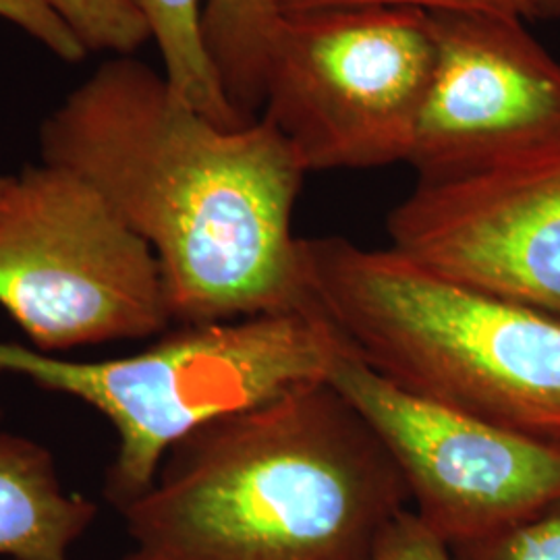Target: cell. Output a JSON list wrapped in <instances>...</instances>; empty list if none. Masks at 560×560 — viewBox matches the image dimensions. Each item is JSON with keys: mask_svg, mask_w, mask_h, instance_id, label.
<instances>
[{"mask_svg": "<svg viewBox=\"0 0 560 560\" xmlns=\"http://www.w3.org/2000/svg\"><path fill=\"white\" fill-rule=\"evenodd\" d=\"M40 156L150 245L173 324L314 307L293 233L307 171L272 122L222 127L164 73L113 57L42 120Z\"/></svg>", "mask_w": 560, "mask_h": 560, "instance_id": "1", "label": "cell"}, {"mask_svg": "<svg viewBox=\"0 0 560 560\" xmlns=\"http://www.w3.org/2000/svg\"><path fill=\"white\" fill-rule=\"evenodd\" d=\"M405 509L395 460L320 382L177 442L120 509L122 560H372Z\"/></svg>", "mask_w": 560, "mask_h": 560, "instance_id": "2", "label": "cell"}, {"mask_svg": "<svg viewBox=\"0 0 560 560\" xmlns=\"http://www.w3.org/2000/svg\"><path fill=\"white\" fill-rule=\"evenodd\" d=\"M312 305L400 388L560 444V318L444 279L397 249L303 240Z\"/></svg>", "mask_w": 560, "mask_h": 560, "instance_id": "3", "label": "cell"}, {"mask_svg": "<svg viewBox=\"0 0 560 560\" xmlns=\"http://www.w3.org/2000/svg\"><path fill=\"white\" fill-rule=\"evenodd\" d=\"M347 342L316 307L177 324L140 353L62 360L0 340V374H18L101 411L119 434L104 494L122 509L152 483L166 453L201 425L328 382Z\"/></svg>", "mask_w": 560, "mask_h": 560, "instance_id": "4", "label": "cell"}, {"mask_svg": "<svg viewBox=\"0 0 560 560\" xmlns=\"http://www.w3.org/2000/svg\"><path fill=\"white\" fill-rule=\"evenodd\" d=\"M432 69V18L423 11L280 13L260 117L307 173L407 162Z\"/></svg>", "mask_w": 560, "mask_h": 560, "instance_id": "5", "label": "cell"}, {"mask_svg": "<svg viewBox=\"0 0 560 560\" xmlns=\"http://www.w3.org/2000/svg\"><path fill=\"white\" fill-rule=\"evenodd\" d=\"M0 307L48 355L173 326L150 245L92 185L44 162L0 200Z\"/></svg>", "mask_w": 560, "mask_h": 560, "instance_id": "6", "label": "cell"}, {"mask_svg": "<svg viewBox=\"0 0 560 560\" xmlns=\"http://www.w3.org/2000/svg\"><path fill=\"white\" fill-rule=\"evenodd\" d=\"M328 384L395 460L418 520L446 546L478 540L560 501V444L413 395L349 349Z\"/></svg>", "mask_w": 560, "mask_h": 560, "instance_id": "7", "label": "cell"}, {"mask_svg": "<svg viewBox=\"0 0 560 560\" xmlns=\"http://www.w3.org/2000/svg\"><path fill=\"white\" fill-rule=\"evenodd\" d=\"M386 231L444 279L560 318V136L418 175Z\"/></svg>", "mask_w": 560, "mask_h": 560, "instance_id": "8", "label": "cell"}, {"mask_svg": "<svg viewBox=\"0 0 560 560\" xmlns=\"http://www.w3.org/2000/svg\"><path fill=\"white\" fill-rule=\"evenodd\" d=\"M434 69L407 164L418 175L560 136V60L521 18L430 15Z\"/></svg>", "mask_w": 560, "mask_h": 560, "instance_id": "9", "label": "cell"}, {"mask_svg": "<svg viewBox=\"0 0 560 560\" xmlns=\"http://www.w3.org/2000/svg\"><path fill=\"white\" fill-rule=\"evenodd\" d=\"M96 515L90 499L62 490L46 446L0 432V557L69 560Z\"/></svg>", "mask_w": 560, "mask_h": 560, "instance_id": "10", "label": "cell"}, {"mask_svg": "<svg viewBox=\"0 0 560 560\" xmlns=\"http://www.w3.org/2000/svg\"><path fill=\"white\" fill-rule=\"evenodd\" d=\"M279 20V0H203L201 34L208 55L245 122L260 117L266 60Z\"/></svg>", "mask_w": 560, "mask_h": 560, "instance_id": "11", "label": "cell"}, {"mask_svg": "<svg viewBox=\"0 0 560 560\" xmlns=\"http://www.w3.org/2000/svg\"><path fill=\"white\" fill-rule=\"evenodd\" d=\"M150 25L164 65V78L185 101L222 127L249 125L241 119L222 88L201 34L203 0H136Z\"/></svg>", "mask_w": 560, "mask_h": 560, "instance_id": "12", "label": "cell"}, {"mask_svg": "<svg viewBox=\"0 0 560 560\" xmlns=\"http://www.w3.org/2000/svg\"><path fill=\"white\" fill-rule=\"evenodd\" d=\"M65 21L88 52L133 57L152 40L136 0H40Z\"/></svg>", "mask_w": 560, "mask_h": 560, "instance_id": "13", "label": "cell"}, {"mask_svg": "<svg viewBox=\"0 0 560 560\" xmlns=\"http://www.w3.org/2000/svg\"><path fill=\"white\" fill-rule=\"evenodd\" d=\"M448 548L455 560H560V501L483 538Z\"/></svg>", "mask_w": 560, "mask_h": 560, "instance_id": "14", "label": "cell"}, {"mask_svg": "<svg viewBox=\"0 0 560 560\" xmlns=\"http://www.w3.org/2000/svg\"><path fill=\"white\" fill-rule=\"evenodd\" d=\"M280 13L318 9H411L428 15L486 13L525 20L523 0H279Z\"/></svg>", "mask_w": 560, "mask_h": 560, "instance_id": "15", "label": "cell"}, {"mask_svg": "<svg viewBox=\"0 0 560 560\" xmlns=\"http://www.w3.org/2000/svg\"><path fill=\"white\" fill-rule=\"evenodd\" d=\"M0 18L21 27L67 65H80L90 55L71 27L40 0H0Z\"/></svg>", "mask_w": 560, "mask_h": 560, "instance_id": "16", "label": "cell"}, {"mask_svg": "<svg viewBox=\"0 0 560 560\" xmlns=\"http://www.w3.org/2000/svg\"><path fill=\"white\" fill-rule=\"evenodd\" d=\"M372 560H455L451 548L436 538L409 509L386 527Z\"/></svg>", "mask_w": 560, "mask_h": 560, "instance_id": "17", "label": "cell"}, {"mask_svg": "<svg viewBox=\"0 0 560 560\" xmlns=\"http://www.w3.org/2000/svg\"><path fill=\"white\" fill-rule=\"evenodd\" d=\"M525 20H560V0H523Z\"/></svg>", "mask_w": 560, "mask_h": 560, "instance_id": "18", "label": "cell"}, {"mask_svg": "<svg viewBox=\"0 0 560 560\" xmlns=\"http://www.w3.org/2000/svg\"><path fill=\"white\" fill-rule=\"evenodd\" d=\"M11 180H13V177H0V200L4 198V194H7L9 185H11Z\"/></svg>", "mask_w": 560, "mask_h": 560, "instance_id": "19", "label": "cell"}]
</instances>
